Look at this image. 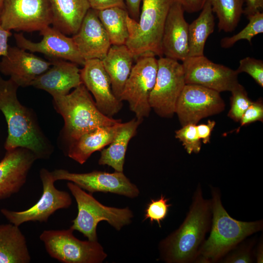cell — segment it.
<instances>
[{
	"instance_id": "d590c367",
	"label": "cell",
	"mask_w": 263,
	"mask_h": 263,
	"mask_svg": "<svg viewBox=\"0 0 263 263\" xmlns=\"http://www.w3.org/2000/svg\"><path fill=\"white\" fill-rule=\"evenodd\" d=\"M263 103L262 99L260 98L256 101H253L245 111L240 121V127L256 121L263 122Z\"/></svg>"
},
{
	"instance_id": "9c48e42d",
	"label": "cell",
	"mask_w": 263,
	"mask_h": 263,
	"mask_svg": "<svg viewBox=\"0 0 263 263\" xmlns=\"http://www.w3.org/2000/svg\"><path fill=\"white\" fill-rule=\"evenodd\" d=\"M185 85L182 64L175 59L160 57L155 83L150 96L151 109L162 117H172Z\"/></svg>"
},
{
	"instance_id": "74e56055",
	"label": "cell",
	"mask_w": 263,
	"mask_h": 263,
	"mask_svg": "<svg viewBox=\"0 0 263 263\" xmlns=\"http://www.w3.org/2000/svg\"><path fill=\"white\" fill-rule=\"evenodd\" d=\"M88 1L91 8L96 10L112 6H119L126 8L125 0H88Z\"/></svg>"
},
{
	"instance_id": "484cf974",
	"label": "cell",
	"mask_w": 263,
	"mask_h": 263,
	"mask_svg": "<svg viewBox=\"0 0 263 263\" xmlns=\"http://www.w3.org/2000/svg\"><path fill=\"white\" fill-rule=\"evenodd\" d=\"M31 259L26 238L19 226L0 224V263H28Z\"/></svg>"
},
{
	"instance_id": "836d02e7",
	"label": "cell",
	"mask_w": 263,
	"mask_h": 263,
	"mask_svg": "<svg viewBox=\"0 0 263 263\" xmlns=\"http://www.w3.org/2000/svg\"><path fill=\"white\" fill-rule=\"evenodd\" d=\"M169 201V199L163 195L157 199H151L145 210V219H150L151 223L156 222L161 227V222L167 217L169 208L171 206L168 203Z\"/></svg>"
},
{
	"instance_id": "1f68e13d",
	"label": "cell",
	"mask_w": 263,
	"mask_h": 263,
	"mask_svg": "<svg viewBox=\"0 0 263 263\" xmlns=\"http://www.w3.org/2000/svg\"><path fill=\"white\" fill-rule=\"evenodd\" d=\"M196 125L187 124L175 132V137L180 140L187 153H198L201 149V140L199 137Z\"/></svg>"
},
{
	"instance_id": "2e32d148",
	"label": "cell",
	"mask_w": 263,
	"mask_h": 263,
	"mask_svg": "<svg viewBox=\"0 0 263 263\" xmlns=\"http://www.w3.org/2000/svg\"><path fill=\"white\" fill-rule=\"evenodd\" d=\"M80 72L82 83L93 95L101 112L110 117L117 113L122 108V103L113 92L110 78L101 60H86Z\"/></svg>"
},
{
	"instance_id": "277c9868",
	"label": "cell",
	"mask_w": 263,
	"mask_h": 263,
	"mask_svg": "<svg viewBox=\"0 0 263 263\" xmlns=\"http://www.w3.org/2000/svg\"><path fill=\"white\" fill-rule=\"evenodd\" d=\"M53 98L55 108L64 121L63 135L70 143L95 128L121 122L101 113L83 83L66 95Z\"/></svg>"
},
{
	"instance_id": "52a82bcc",
	"label": "cell",
	"mask_w": 263,
	"mask_h": 263,
	"mask_svg": "<svg viewBox=\"0 0 263 263\" xmlns=\"http://www.w3.org/2000/svg\"><path fill=\"white\" fill-rule=\"evenodd\" d=\"M70 228L45 230L39 239L48 254L64 263H100L107 257L102 246L97 241H81L73 235Z\"/></svg>"
},
{
	"instance_id": "f35d334b",
	"label": "cell",
	"mask_w": 263,
	"mask_h": 263,
	"mask_svg": "<svg viewBox=\"0 0 263 263\" xmlns=\"http://www.w3.org/2000/svg\"><path fill=\"white\" fill-rule=\"evenodd\" d=\"M183 7L185 11L192 13L201 10L206 0H175Z\"/></svg>"
},
{
	"instance_id": "7c38bea8",
	"label": "cell",
	"mask_w": 263,
	"mask_h": 263,
	"mask_svg": "<svg viewBox=\"0 0 263 263\" xmlns=\"http://www.w3.org/2000/svg\"><path fill=\"white\" fill-rule=\"evenodd\" d=\"M225 102L220 93L196 84H186L177 100L175 113L182 126L196 125L202 119L222 112Z\"/></svg>"
},
{
	"instance_id": "83f0119b",
	"label": "cell",
	"mask_w": 263,
	"mask_h": 263,
	"mask_svg": "<svg viewBox=\"0 0 263 263\" xmlns=\"http://www.w3.org/2000/svg\"><path fill=\"white\" fill-rule=\"evenodd\" d=\"M98 17L106 31L112 45H124L129 38L126 8L112 6L97 10Z\"/></svg>"
},
{
	"instance_id": "7a4b0ae2",
	"label": "cell",
	"mask_w": 263,
	"mask_h": 263,
	"mask_svg": "<svg viewBox=\"0 0 263 263\" xmlns=\"http://www.w3.org/2000/svg\"><path fill=\"white\" fill-rule=\"evenodd\" d=\"M211 219V199L204 198L201 186L198 184L184 222L160 243L162 259L168 263H195L206 234L210 228Z\"/></svg>"
},
{
	"instance_id": "3957f363",
	"label": "cell",
	"mask_w": 263,
	"mask_h": 263,
	"mask_svg": "<svg viewBox=\"0 0 263 263\" xmlns=\"http://www.w3.org/2000/svg\"><path fill=\"white\" fill-rule=\"evenodd\" d=\"M210 233L201 246L195 263L220 261L249 236L263 228V220L244 222L231 217L224 207L218 188L211 186Z\"/></svg>"
},
{
	"instance_id": "ffe728a7",
	"label": "cell",
	"mask_w": 263,
	"mask_h": 263,
	"mask_svg": "<svg viewBox=\"0 0 263 263\" xmlns=\"http://www.w3.org/2000/svg\"><path fill=\"white\" fill-rule=\"evenodd\" d=\"M182 5L174 1L167 17L161 39L165 57L183 61L188 56V24Z\"/></svg>"
},
{
	"instance_id": "8d00e7d4",
	"label": "cell",
	"mask_w": 263,
	"mask_h": 263,
	"mask_svg": "<svg viewBox=\"0 0 263 263\" xmlns=\"http://www.w3.org/2000/svg\"><path fill=\"white\" fill-rule=\"evenodd\" d=\"M215 124V121L209 120L206 124L196 125L198 135L204 144L210 143L211 132Z\"/></svg>"
},
{
	"instance_id": "30bf717a",
	"label": "cell",
	"mask_w": 263,
	"mask_h": 263,
	"mask_svg": "<svg viewBox=\"0 0 263 263\" xmlns=\"http://www.w3.org/2000/svg\"><path fill=\"white\" fill-rule=\"evenodd\" d=\"M39 176L43 187L42 194L33 206L22 211L0 209L1 213L10 223L19 226L27 222H47L49 218L59 209L67 208L72 204V198L66 191L56 188L52 172L42 168Z\"/></svg>"
},
{
	"instance_id": "ac0fdd59",
	"label": "cell",
	"mask_w": 263,
	"mask_h": 263,
	"mask_svg": "<svg viewBox=\"0 0 263 263\" xmlns=\"http://www.w3.org/2000/svg\"><path fill=\"white\" fill-rule=\"evenodd\" d=\"M50 61L29 53L19 47H10L0 61V72L8 75L19 87H26L38 75L47 70Z\"/></svg>"
},
{
	"instance_id": "f1b7e54d",
	"label": "cell",
	"mask_w": 263,
	"mask_h": 263,
	"mask_svg": "<svg viewBox=\"0 0 263 263\" xmlns=\"http://www.w3.org/2000/svg\"><path fill=\"white\" fill-rule=\"evenodd\" d=\"M218 19L219 31H233L243 14L245 0H207Z\"/></svg>"
},
{
	"instance_id": "60d3db41",
	"label": "cell",
	"mask_w": 263,
	"mask_h": 263,
	"mask_svg": "<svg viewBox=\"0 0 263 263\" xmlns=\"http://www.w3.org/2000/svg\"><path fill=\"white\" fill-rule=\"evenodd\" d=\"M11 36V31L5 29L0 23V57L6 56L9 47L8 40Z\"/></svg>"
},
{
	"instance_id": "ba28073f",
	"label": "cell",
	"mask_w": 263,
	"mask_h": 263,
	"mask_svg": "<svg viewBox=\"0 0 263 263\" xmlns=\"http://www.w3.org/2000/svg\"><path fill=\"white\" fill-rule=\"evenodd\" d=\"M151 54L138 56L125 83L120 100L127 101L135 117L143 120L148 117L151 108L149 103L158 69V59Z\"/></svg>"
},
{
	"instance_id": "7bdbcfd3",
	"label": "cell",
	"mask_w": 263,
	"mask_h": 263,
	"mask_svg": "<svg viewBox=\"0 0 263 263\" xmlns=\"http://www.w3.org/2000/svg\"><path fill=\"white\" fill-rule=\"evenodd\" d=\"M255 258L257 263H262L263 262V244L262 240L259 242L257 247Z\"/></svg>"
},
{
	"instance_id": "5bb4252c",
	"label": "cell",
	"mask_w": 263,
	"mask_h": 263,
	"mask_svg": "<svg viewBox=\"0 0 263 263\" xmlns=\"http://www.w3.org/2000/svg\"><path fill=\"white\" fill-rule=\"evenodd\" d=\"M55 181L67 180L91 193L111 192L130 198L137 197L139 191L123 172L109 173L102 171L77 173L63 169L52 171Z\"/></svg>"
},
{
	"instance_id": "ee69618b",
	"label": "cell",
	"mask_w": 263,
	"mask_h": 263,
	"mask_svg": "<svg viewBox=\"0 0 263 263\" xmlns=\"http://www.w3.org/2000/svg\"><path fill=\"white\" fill-rule=\"evenodd\" d=\"M3 0H0V11L2 7V3H3Z\"/></svg>"
},
{
	"instance_id": "4316f807",
	"label": "cell",
	"mask_w": 263,
	"mask_h": 263,
	"mask_svg": "<svg viewBox=\"0 0 263 263\" xmlns=\"http://www.w3.org/2000/svg\"><path fill=\"white\" fill-rule=\"evenodd\" d=\"M202 11L188 25V56H201L206 41L214 30L215 21L211 5L206 0Z\"/></svg>"
},
{
	"instance_id": "7402d4cb",
	"label": "cell",
	"mask_w": 263,
	"mask_h": 263,
	"mask_svg": "<svg viewBox=\"0 0 263 263\" xmlns=\"http://www.w3.org/2000/svg\"><path fill=\"white\" fill-rule=\"evenodd\" d=\"M134 58L125 44L112 45L106 56L101 60L110 78L113 92L120 101Z\"/></svg>"
},
{
	"instance_id": "8992f818",
	"label": "cell",
	"mask_w": 263,
	"mask_h": 263,
	"mask_svg": "<svg viewBox=\"0 0 263 263\" xmlns=\"http://www.w3.org/2000/svg\"><path fill=\"white\" fill-rule=\"evenodd\" d=\"M67 186L75 198L78 209L70 228L81 232L88 240L97 241L96 228L101 221H106L117 230L131 223L133 214L128 207L105 206L73 182H68Z\"/></svg>"
},
{
	"instance_id": "b9f144b4",
	"label": "cell",
	"mask_w": 263,
	"mask_h": 263,
	"mask_svg": "<svg viewBox=\"0 0 263 263\" xmlns=\"http://www.w3.org/2000/svg\"><path fill=\"white\" fill-rule=\"evenodd\" d=\"M246 7L244 9L243 14L246 16L253 14L263 9V0H245Z\"/></svg>"
},
{
	"instance_id": "f546056e",
	"label": "cell",
	"mask_w": 263,
	"mask_h": 263,
	"mask_svg": "<svg viewBox=\"0 0 263 263\" xmlns=\"http://www.w3.org/2000/svg\"><path fill=\"white\" fill-rule=\"evenodd\" d=\"M249 22L246 26L237 34L221 39V46L223 48H229L241 39H246L251 43L252 39L256 35L263 33V13L258 11L248 15Z\"/></svg>"
},
{
	"instance_id": "9a60e30c",
	"label": "cell",
	"mask_w": 263,
	"mask_h": 263,
	"mask_svg": "<svg viewBox=\"0 0 263 263\" xmlns=\"http://www.w3.org/2000/svg\"><path fill=\"white\" fill-rule=\"evenodd\" d=\"M39 32L42 38L38 42L28 39L22 33L15 34L18 47L31 53L43 54L48 58L62 59L77 65H84L85 61L80 56L72 37H68L50 26Z\"/></svg>"
},
{
	"instance_id": "44dd1931",
	"label": "cell",
	"mask_w": 263,
	"mask_h": 263,
	"mask_svg": "<svg viewBox=\"0 0 263 263\" xmlns=\"http://www.w3.org/2000/svg\"><path fill=\"white\" fill-rule=\"evenodd\" d=\"M50 68L37 76L31 85L44 90L53 97L68 94L72 89L82 84L76 64L62 59L48 58Z\"/></svg>"
},
{
	"instance_id": "603a6c76",
	"label": "cell",
	"mask_w": 263,
	"mask_h": 263,
	"mask_svg": "<svg viewBox=\"0 0 263 263\" xmlns=\"http://www.w3.org/2000/svg\"><path fill=\"white\" fill-rule=\"evenodd\" d=\"M53 27L66 35H74L78 30L87 12L91 8L88 0H49Z\"/></svg>"
},
{
	"instance_id": "4fadbf2b",
	"label": "cell",
	"mask_w": 263,
	"mask_h": 263,
	"mask_svg": "<svg viewBox=\"0 0 263 263\" xmlns=\"http://www.w3.org/2000/svg\"><path fill=\"white\" fill-rule=\"evenodd\" d=\"M182 65L186 84L198 85L221 93L231 92L239 84L236 70L214 63L204 55L188 57Z\"/></svg>"
},
{
	"instance_id": "6da1fadb",
	"label": "cell",
	"mask_w": 263,
	"mask_h": 263,
	"mask_svg": "<svg viewBox=\"0 0 263 263\" xmlns=\"http://www.w3.org/2000/svg\"><path fill=\"white\" fill-rule=\"evenodd\" d=\"M10 78L0 75V111L5 118L8 135L4 144L7 150L24 148L32 151L38 159H47L54 151L33 112L22 105L17 96L19 88Z\"/></svg>"
},
{
	"instance_id": "8fae6325",
	"label": "cell",
	"mask_w": 263,
	"mask_h": 263,
	"mask_svg": "<svg viewBox=\"0 0 263 263\" xmlns=\"http://www.w3.org/2000/svg\"><path fill=\"white\" fill-rule=\"evenodd\" d=\"M0 23L7 30L33 32L52 23L49 0H3Z\"/></svg>"
},
{
	"instance_id": "cb8c5ba5",
	"label": "cell",
	"mask_w": 263,
	"mask_h": 263,
	"mask_svg": "<svg viewBox=\"0 0 263 263\" xmlns=\"http://www.w3.org/2000/svg\"><path fill=\"white\" fill-rule=\"evenodd\" d=\"M121 122L88 132L70 143L68 156L80 164L85 163L94 152L108 146L114 138Z\"/></svg>"
},
{
	"instance_id": "d6a6232c",
	"label": "cell",
	"mask_w": 263,
	"mask_h": 263,
	"mask_svg": "<svg viewBox=\"0 0 263 263\" xmlns=\"http://www.w3.org/2000/svg\"><path fill=\"white\" fill-rule=\"evenodd\" d=\"M254 240L242 242L220 260L225 263H251L254 262V255L252 248Z\"/></svg>"
},
{
	"instance_id": "e0dca14e",
	"label": "cell",
	"mask_w": 263,
	"mask_h": 263,
	"mask_svg": "<svg viewBox=\"0 0 263 263\" xmlns=\"http://www.w3.org/2000/svg\"><path fill=\"white\" fill-rule=\"evenodd\" d=\"M37 159L32 151L24 148L6 150L0 161V201L10 197L20 190Z\"/></svg>"
},
{
	"instance_id": "ab89813d",
	"label": "cell",
	"mask_w": 263,
	"mask_h": 263,
	"mask_svg": "<svg viewBox=\"0 0 263 263\" xmlns=\"http://www.w3.org/2000/svg\"><path fill=\"white\" fill-rule=\"evenodd\" d=\"M142 0H125L126 8L130 18L138 21Z\"/></svg>"
},
{
	"instance_id": "e575fe53",
	"label": "cell",
	"mask_w": 263,
	"mask_h": 263,
	"mask_svg": "<svg viewBox=\"0 0 263 263\" xmlns=\"http://www.w3.org/2000/svg\"><path fill=\"white\" fill-rule=\"evenodd\" d=\"M239 74L245 73L251 76L256 82L263 87V61L249 56L240 60L239 66L236 70Z\"/></svg>"
},
{
	"instance_id": "5b68a950",
	"label": "cell",
	"mask_w": 263,
	"mask_h": 263,
	"mask_svg": "<svg viewBox=\"0 0 263 263\" xmlns=\"http://www.w3.org/2000/svg\"><path fill=\"white\" fill-rule=\"evenodd\" d=\"M175 0H142L138 21L129 16V38L125 45L135 57L151 54L163 56L161 39L165 21Z\"/></svg>"
},
{
	"instance_id": "d6986e66",
	"label": "cell",
	"mask_w": 263,
	"mask_h": 263,
	"mask_svg": "<svg viewBox=\"0 0 263 263\" xmlns=\"http://www.w3.org/2000/svg\"><path fill=\"white\" fill-rule=\"evenodd\" d=\"M72 38L83 59L102 60L112 45L109 36L100 22L97 10L90 8L77 32Z\"/></svg>"
},
{
	"instance_id": "d4e9b609",
	"label": "cell",
	"mask_w": 263,
	"mask_h": 263,
	"mask_svg": "<svg viewBox=\"0 0 263 263\" xmlns=\"http://www.w3.org/2000/svg\"><path fill=\"white\" fill-rule=\"evenodd\" d=\"M142 121L135 117L127 122L121 123L108 147L101 150L98 164L110 166L115 171L123 172L129 143L135 136Z\"/></svg>"
},
{
	"instance_id": "4dcf8cb0",
	"label": "cell",
	"mask_w": 263,
	"mask_h": 263,
	"mask_svg": "<svg viewBox=\"0 0 263 263\" xmlns=\"http://www.w3.org/2000/svg\"><path fill=\"white\" fill-rule=\"evenodd\" d=\"M230 92V108L227 115L234 121L240 122L243 114L253 101L248 97L245 88L240 83Z\"/></svg>"
}]
</instances>
